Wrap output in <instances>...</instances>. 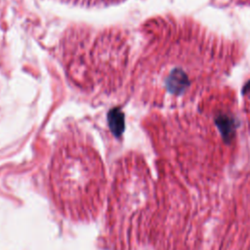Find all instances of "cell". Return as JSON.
Returning a JSON list of instances; mask_svg holds the SVG:
<instances>
[{
	"label": "cell",
	"mask_w": 250,
	"mask_h": 250,
	"mask_svg": "<svg viewBox=\"0 0 250 250\" xmlns=\"http://www.w3.org/2000/svg\"><path fill=\"white\" fill-rule=\"evenodd\" d=\"M108 126L115 137H120L124 131V114L119 108H113L109 110L107 114Z\"/></svg>",
	"instance_id": "obj_1"
}]
</instances>
